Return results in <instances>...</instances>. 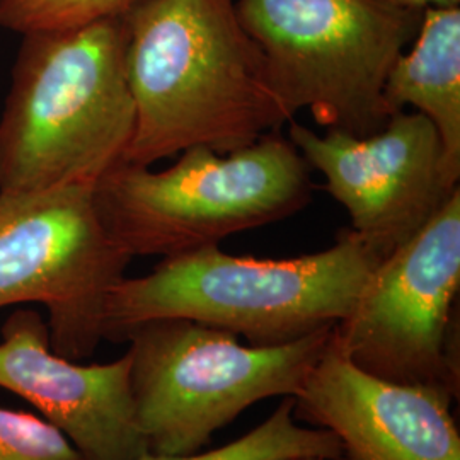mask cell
Returning <instances> with one entry per match:
<instances>
[{
  "label": "cell",
  "instance_id": "9a60e30c",
  "mask_svg": "<svg viewBox=\"0 0 460 460\" xmlns=\"http://www.w3.org/2000/svg\"><path fill=\"white\" fill-rule=\"evenodd\" d=\"M0 460H85L58 428L26 411L0 408Z\"/></svg>",
  "mask_w": 460,
  "mask_h": 460
},
{
  "label": "cell",
  "instance_id": "8fae6325",
  "mask_svg": "<svg viewBox=\"0 0 460 460\" xmlns=\"http://www.w3.org/2000/svg\"><path fill=\"white\" fill-rule=\"evenodd\" d=\"M294 399V416L334 433L346 460H460L452 395L363 372L332 334Z\"/></svg>",
  "mask_w": 460,
  "mask_h": 460
},
{
  "label": "cell",
  "instance_id": "8992f818",
  "mask_svg": "<svg viewBox=\"0 0 460 460\" xmlns=\"http://www.w3.org/2000/svg\"><path fill=\"white\" fill-rule=\"evenodd\" d=\"M279 98L326 130L370 137L393 116L384 84L425 11L385 0H235Z\"/></svg>",
  "mask_w": 460,
  "mask_h": 460
},
{
  "label": "cell",
  "instance_id": "277c9868",
  "mask_svg": "<svg viewBox=\"0 0 460 460\" xmlns=\"http://www.w3.org/2000/svg\"><path fill=\"white\" fill-rule=\"evenodd\" d=\"M311 165L279 132L218 154L190 147L164 171L121 164L96 186L108 229L135 256H176L302 210Z\"/></svg>",
  "mask_w": 460,
  "mask_h": 460
},
{
  "label": "cell",
  "instance_id": "5bb4252c",
  "mask_svg": "<svg viewBox=\"0 0 460 460\" xmlns=\"http://www.w3.org/2000/svg\"><path fill=\"white\" fill-rule=\"evenodd\" d=\"M140 0H0V26L14 33L74 30L121 16Z\"/></svg>",
  "mask_w": 460,
  "mask_h": 460
},
{
  "label": "cell",
  "instance_id": "7a4b0ae2",
  "mask_svg": "<svg viewBox=\"0 0 460 460\" xmlns=\"http://www.w3.org/2000/svg\"><path fill=\"white\" fill-rule=\"evenodd\" d=\"M133 130L123 17L24 34L0 116V193L96 188L125 164Z\"/></svg>",
  "mask_w": 460,
  "mask_h": 460
},
{
  "label": "cell",
  "instance_id": "9c48e42d",
  "mask_svg": "<svg viewBox=\"0 0 460 460\" xmlns=\"http://www.w3.org/2000/svg\"><path fill=\"white\" fill-rule=\"evenodd\" d=\"M290 142L326 180L351 227L380 260L427 226L459 190L447 165L440 137L421 113L397 111L380 132L324 135L290 123Z\"/></svg>",
  "mask_w": 460,
  "mask_h": 460
},
{
  "label": "cell",
  "instance_id": "3957f363",
  "mask_svg": "<svg viewBox=\"0 0 460 460\" xmlns=\"http://www.w3.org/2000/svg\"><path fill=\"white\" fill-rule=\"evenodd\" d=\"M380 261L351 229L334 246L292 260L241 258L218 246L167 256L111 288L102 340L119 343L150 321L188 319L249 346L287 345L343 321Z\"/></svg>",
  "mask_w": 460,
  "mask_h": 460
},
{
  "label": "cell",
  "instance_id": "5b68a950",
  "mask_svg": "<svg viewBox=\"0 0 460 460\" xmlns=\"http://www.w3.org/2000/svg\"><path fill=\"white\" fill-rule=\"evenodd\" d=\"M332 328L279 346H243L224 329L188 319L132 329L130 385L148 454L193 456L254 402L296 395Z\"/></svg>",
  "mask_w": 460,
  "mask_h": 460
},
{
  "label": "cell",
  "instance_id": "30bf717a",
  "mask_svg": "<svg viewBox=\"0 0 460 460\" xmlns=\"http://www.w3.org/2000/svg\"><path fill=\"white\" fill-rule=\"evenodd\" d=\"M0 334V387L31 402L84 459L147 454L133 408L128 351L110 363L68 360L53 351L49 324L36 311L11 314Z\"/></svg>",
  "mask_w": 460,
  "mask_h": 460
},
{
  "label": "cell",
  "instance_id": "4fadbf2b",
  "mask_svg": "<svg viewBox=\"0 0 460 460\" xmlns=\"http://www.w3.org/2000/svg\"><path fill=\"white\" fill-rule=\"evenodd\" d=\"M296 399L288 395L260 427L247 431L235 442L193 456L144 454L135 460H277L287 457L346 460L340 438L323 428H304L296 423Z\"/></svg>",
  "mask_w": 460,
  "mask_h": 460
},
{
  "label": "cell",
  "instance_id": "e0dca14e",
  "mask_svg": "<svg viewBox=\"0 0 460 460\" xmlns=\"http://www.w3.org/2000/svg\"><path fill=\"white\" fill-rule=\"evenodd\" d=\"M277 460H323V459H309V457H287V459Z\"/></svg>",
  "mask_w": 460,
  "mask_h": 460
},
{
  "label": "cell",
  "instance_id": "7c38bea8",
  "mask_svg": "<svg viewBox=\"0 0 460 460\" xmlns=\"http://www.w3.org/2000/svg\"><path fill=\"white\" fill-rule=\"evenodd\" d=\"M384 99L394 115L406 106L429 119L440 137L445 165L460 180V5L428 7L412 47L391 66Z\"/></svg>",
  "mask_w": 460,
  "mask_h": 460
},
{
  "label": "cell",
  "instance_id": "52a82bcc",
  "mask_svg": "<svg viewBox=\"0 0 460 460\" xmlns=\"http://www.w3.org/2000/svg\"><path fill=\"white\" fill-rule=\"evenodd\" d=\"M460 188L423 229L370 273L332 328L363 372L459 397Z\"/></svg>",
  "mask_w": 460,
  "mask_h": 460
},
{
  "label": "cell",
  "instance_id": "ba28073f",
  "mask_svg": "<svg viewBox=\"0 0 460 460\" xmlns=\"http://www.w3.org/2000/svg\"><path fill=\"white\" fill-rule=\"evenodd\" d=\"M94 190L0 193V309L45 305L49 345L74 362L102 341L106 298L132 261Z\"/></svg>",
  "mask_w": 460,
  "mask_h": 460
},
{
  "label": "cell",
  "instance_id": "6da1fadb",
  "mask_svg": "<svg viewBox=\"0 0 460 460\" xmlns=\"http://www.w3.org/2000/svg\"><path fill=\"white\" fill-rule=\"evenodd\" d=\"M123 17L135 130L125 164L190 147L227 154L296 119L235 0H140Z\"/></svg>",
  "mask_w": 460,
  "mask_h": 460
},
{
  "label": "cell",
  "instance_id": "2e32d148",
  "mask_svg": "<svg viewBox=\"0 0 460 460\" xmlns=\"http://www.w3.org/2000/svg\"><path fill=\"white\" fill-rule=\"evenodd\" d=\"M397 7L425 11L428 7H459L460 0H385Z\"/></svg>",
  "mask_w": 460,
  "mask_h": 460
}]
</instances>
